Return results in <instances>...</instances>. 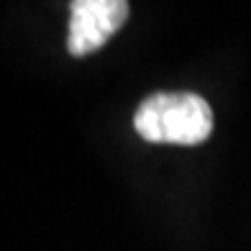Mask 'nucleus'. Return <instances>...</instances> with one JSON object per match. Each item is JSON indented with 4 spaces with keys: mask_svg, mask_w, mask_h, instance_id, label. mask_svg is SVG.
Masks as SVG:
<instances>
[{
    "mask_svg": "<svg viewBox=\"0 0 251 251\" xmlns=\"http://www.w3.org/2000/svg\"><path fill=\"white\" fill-rule=\"evenodd\" d=\"M133 128L151 144L195 146L213 131V110L195 93H154L136 110Z\"/></svg>",
    "mask_w": 251,
    "mask_h": 251,
    "instance_id": "f257e3e1",
    "label": "nucleus"
},
{
    "mask_svg": "<svg viewBox=\"0 0 251 251\" xmlns=\"http://www.w3.org/2000/svg\"><path fill=\"white\" fill-rule=\"evenodd\" d=\"M126 18H128V3L123 0H75L70 5L67 49L72 56L98 51L116 36Z\"/></svg>",
    "mask_w": 251,
    "mask_h": 251,
    "instance_id": "f03ea898",
    "label": "nucleus"
}]
</instances>
